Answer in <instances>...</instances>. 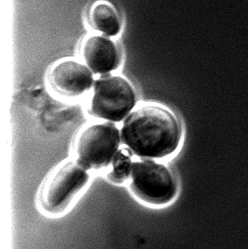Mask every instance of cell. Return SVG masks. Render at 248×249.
<instances>
[{
  "instance_id": "6",
  "label": "cell",
  "mask_w": 248,
  "mask_h": 249,
  "mask_svg": "<svg viewBox=\"0 0 248 249\" xmlns=\"http://www.w3.org/2000/svg\"><path fill=\"white\" fill-rule=\"evenodd\" d=\"M51 85L57 92L69 97H76L89 90L94 83L91 69L74 60L57 62L50 70Z\"/></svg>"
},
{
  "instance_id": "4",
  "label": "cell",
  "mask_w": 248,
  "mask_h": 249,
  "mask_svg": "<svg viewBox=\"0 0 248 249\" xmlns=\"http://www.w3.org/2000/svg\"><path fill=\"white\" fill-rule=\"evenodd\" d=\"M89 176L79 161L65 163L52 175L43 186L40 203L50 213H59L69 206L87 185Z\"/></svg>"
},
{
  "instance_id": "3",
  "label": "cell",
  "mask_w": 248,
  "mask_h": 249,
  "mask_svg": "<svg viewBox=\"0 0 248 249\" xmlns=\"http://www.w3.org/2000/svg\"><path fill=\"white\" fill-rule=\"evenodd\" d=\"M121 136L119 129L112 123L88 126L78 135L75 141L78 161L87 170L107 166L119 150Z\"/></svg>"
},
{
  "instance_id": "1",
  "label": "cell",
  "mask_w": 248,
  "mask_h": 249,
  "mask_svg": "<svg viewBox=\"0 0 248 249\" xmlns=\"http://www.w3.org/2000/svg\"><path fill=\"white\" fill-rule=\"evenodd\" d=\"M122 138L134 154L147 159L171 155L181 138L179 123L165 107L144 105L130 112L123 124Z\"/></svg>"
},
{
  "instance_id": "9",
  "label": "cell",
  "mask_w": 248,
  "mask_h": 249,
  "mask_svg": "<svg viewBox=\"0 0 248 249\" xmlns=\"http://www.w3.org/2000/svg\"><path fill=\"white\" fill-rule=\"evenodd\" d=\"M130 151L129 149H123L117 151L112 161V171L108 175L112 182L117 184L124 183L131 175L133 163Z\"/></svg>"
},
{
  "instance_id": "7",
  "label": "cell",
  "mask_w": 248,
  "mask_h": 249,
  "mask_svg": "<svg viewBox=\"0 0 248 249\" xmlns=\"http://www.w3.org/2000/svg\"><path fill=\"white\" fill-rule=\"evenodd\" d=\"M82 54L86 65L94 73L107 74L120 66V51L107 35L88 37L82 44Z\"/></svg>"
},
{
  "instance_id": "5",
  "label": "cell",
  "mask_w": 248,
  "mask_h": 249,
  "mask_svg": "<svg viewBox=\"0 0 248 249\" xmlns=\"http://www.w3.org/2000/svg\"><path fill=\"white\" fill-rule=\"evenodd\" d=\"M130 178L134 193L146 203L163 205L175 197V179L163 164L150 160L135 162Z\"/></svg>"
},
{
  "instance_id": "2",
  "label": "cell",
  "mask_w": 248,
  "mask_h": 249,
  "mask_svg": "<svg viewBox=\"0 0 248 249\" xmlns=\"http://www.w3.org/2000/svg\"><path fill=\"white\" fill-rule=\"evenodd\" d=\"M136 103L137 94L129 82L107 73L94 83L90 109L94 116L116 123L126 118Z\"/></svg>"
},
{
  "instance_id": "8",
  "label": "cell",
  "mask_w": 248,
  "mask_h": 249,
  "mask_svg": "<svg viewBox=\"0 0 248 249\" xmlns=\"http://www.w3.org/2000/svg\"><path fill=\"white\" fill-rule=\"evenodd\" d=\"M90 21L94 29L108 37L120 34L122 20L114 6L105 2L98 1L90 9Z\"/></svg>"
}]
</instances>
